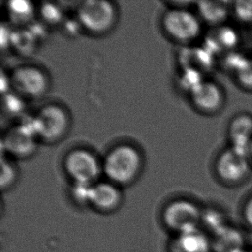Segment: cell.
Returning a JSON list of instances; mask_svg holds the SVG:
<instances>
[{
    "mask_svg": "<svg viewBox=\"0 0 252 252\" xmlns=\"http://www.w3.org/2000/svg\"><path fill=\"white\" fill-rule=\"evenodd\" d=\"M140 167V153L129 145H120L106 155L102 170L114 184H127L137 177Z\"/></svg>",
    "mask_w": 252,
    "mask_h": 252,
    "instance_id": "6da1fadb",
    "label": "cell"
},
{
    "mask_svg": "<svg viewBox=\"0 0 252 252\" xmlns=\"http://www.w3.org/2000/svg\"><path fill=\"white\" fill-rule=\"evenodd\" d=\"M164 31L175 41L191 42L201 34V20L196 14L184 7H173L164 13L162 20Z\"/></svg>",
    "mask_w": 252,
    "mask_h": 252,
    "instance_id": "7a4b0ae2",
    "label": "cell"
},
{
    "mask_svg": "<svg viewBox=\"0 0 252 252\" xmlns=\"http://www.w3.org/2000/svg\"><path fill=\"white\" fill-rule=\"evenodd\" d=\"M78 17L85 30L93 34H102L115 24L116 11L112 3L102 0H87L78 8Z\"/></svg>",
    "mask_w": 252,
    "mask_h": 252,
    "instance_id": "3957f363",
    "label": "cell"
},
{
    "mask_svg": "<svg viewBox=\"0 0 252 252\" xmlns=\"http://www.w3.org/2000/svg\"><path fill=\"white\" fill-rule=\"evenodd\" d=\"M252 162L248 154L229 147L221 151L215 162V173L225 184L241 183L249 176Z\"/></svg>",
    "mask_w": 252,
    "mask_h": 252,
    "instance_id": "277c9868",
    "label": "cell"
},
{
    "mask_svg": "<svg viewBox=\"0 0 252 252\" xmlns=\"http://www.w3.org/2000/svg\"><path fill=\"white\" fill-rule=\"evenodd\" d=\"M31 124L36 136L46 141H55L68 128V116L62 107L49 104L40 109Z\"/></svg>",
    "mask_w": 252,
    "mask_h": 252,
    "instance_id": "5b68a950",
    "label": "cell"
},
{
    "mask_svg": "<svg viewBox=\"0 0 252 252\" xmlns=\"http://www.w3.org/2000/svg\"><path fill=\"white\" fill-rule=\"evenodd\" d=\"M66 173L76 184L93 185L101 174V166L94 154L85 149H74L64 159Z\"/></svg>",
    "mask_w": 252,
    "mask_h": 252,
    "instance_id": "8992f818",
    "label": "cell"
},
{
    "mask_svg": "<svg viewBox=\"0 0 252 252\" xmlns=\"http://www.w3.org/2000/svg\"><path fill=\"white\" fill-rule=\"evenodd\" d=\"M202 212L197 205L187 200H177L168 205L164 211V221L168 228L178 234L198 228Z\"/></svg>",
    "mask_w": 252,
    "mask_h": 252,
    "instance_id": "52a82bcc",
    "label": "cell"
},
{
    "mask_svg": "<svg viewBox=\"0 0 252 252\" xmlns=\"http://www.w3.org/2000/svg\"><path fill=\"white\" fill-rule=\"evenodd\" d=\"M189 94L194 108L204 114L212 115L219 112L225 104L224 90L221 85L213 80L205 79L196 85Z\"/></svg>",
    "mask_w": 252,
    "mask_h": 252,
    "instance_id": "ba28073f",
    "label": "cell"
},
{
    "mask_svg": "<svg viewBox=\"0 0 252 252\" xmlns=\"http://www.w3.org/2000/svg\"><path fill=\"white\" fill-rule=\"evenodd\" d=\"M14 88L23 95L36 97L42 95L48 87L44 72L34 66H21L11 75Z\"/></svg>",
    "mask_w": 252,
    "mask_h": 252,
    "instance_id": "9c48e42d",
    "label": "cell"
},
{
    "mask_svg": "<svg viewBox=\"0 0 252 252\" xmlns=\"http://www.w3.org/2000/svg\"><path fill=\"white\" fill-rule=\"evenodd\" d=\"M35 136L31 124L15 126L8 130L3 137V147L8 153L16 157H27L35 149Z\"/></svg>",
    "mask_w": 252,
    "mask_h": 252,
    "instance_id": "30bf717a",
    "label": "cell"
},
{
    "mask_svg": "<svg viewBox=\"0 0 252 252\" xmlns=\"http://www.w3.org/2000/svg\"><path fill=\"white\" fill-rule=\"evenodd\" d=\"M230 147L248 154L252 144V116L248 113H239L233 116L227 127Z\"/></svg>",
    "mask_w": 252,
    "mask_h": 252,
    "instance_id": "8fae6325",
    "label": "cell"
},
{
    "mask_svg": "<svg viewBox=\"0 0 252 252\" xmlns=\"http://www.w3.org/2000/svg\"><path fill=\"white\" fill-rule=\"evenodd\" d=\"M121 201L122 194L114 184L97 183L92 185L90 203L100 211H113L119 207Z\"/></svg>",
    "mask_w": 252,
    "mask_h": 252,
    "instance_id": "7c38bea8",
    "label": "cell"
},
{
    "mask_svg": "<svg viewBox=\"0 0 252 252\" xmlns=\"http://www.w3.org/2000/svg\"><path fill=\"white\" fill-rule=\"evenodd\" d=\"M231 2H198V16L201 21L214 26L220 27L224 25L232 11Z\"/></svg>",
    "mask_w": 252,
    "mask_h": 252,
    "instance_id": "4fadbf2b",
    "label": "cell"
},
{
    "mask_svg": "<svg viewBox=\"0 0 252 252\" xmlns=\"http://www.w3.org/2000/svg\"><path fill=\"white\" fill-rule=\"evenodd\" d=\"M175 248L178 252H209L212 245L204 232L194 228L178 234Z\"/></svg>",
    "mask_w": 252,
    "mask_h": 252,
    "instance_id": "5bb4252c",
    "label": "cell"
},
{
    "mask_svg": "<svg viewBox=\"0 0 252 252\" xmlns=\"http://www.w3.org/2000/svg\"><path fill=\"white\" fill-rule=\"evenodd\" d=\"M244 237L239 230L226 226L214 235L211 245L215 252H238L244 249Z\"/></svg>",
    "mask_w": 252,
    "mask_h": 252,
    "instance_id": "9a60e30c",
    "label": "cell"
},
{
    "mask_svg": "<svg viewBox=\"0 0 252 252\" xmlns=\"http://www.w3.org/2000/svg\"><path fill=\"white\" fill-rule=\"evenodd\" d=\"M215 29L214 36L211 39L215 55L220 50H232L239 43V35L234 29L226 27L225 24Z\"/></svg>",
    "mask_w": 252,
    "mask_h": 252,
    "instance_id": "2e32d148",
    "label": "cell"
},
{
    "mask_svg": "<svg viewBox=\"0 0 252 252\" xmlns=\"http://www.w3.org/2000/svg\"><path fill=\"white\" fill-rule=\"evenodd\" d=\"M201 223L214 235L228 226L224 215L221 212L215 208H209L208 210L202 212Z\"/></svg>",
    "mask_w": 252,
    "mask_h": 252,
    "instance_id": "e0dca14e",
    "label": "cell"
},
{
    "mask_svg": "<svg viewBox=\"0 0 252 252\" xmlns=\"http://www.w3.org/2000/svg\"><path fill=\"white\" fill-rule=\"evenodd\" d=\"M232 11L240 23L252 25V1H238L232 3Z\"/></svg>",
    "mask_w": 252,
    "mask_h": 252,
    "instance_id": "ac0fdd59",
    "label": "cell"
},
{
    "mask_svg": "<svg viewBox=\"0 0 252 252\" xmlns=\"http://www.w3.org/2000/svg\"><path fill=\"white\" fill-rule=\"evenodd\" d=\"M9 10L14 19H27L32 13V6L27 1H12L9 3Z\"/></svg>",
    "mask_w": 252,
    "mask_h": 252,
    "instance_id": "d6986e66",
    "label": "cell"
},
{
    "mask_svg": "<svg viewBox=\"0 0 252 252\" xmlns=\"http://www.w3.org/2000/svg\"><path fill=\"white\" fill-rule=\"evenodd\" d=\"M17 177V172L13 165L10 162L4 160L2 158L1 160V177H0V185L2 189H5L10 188Z\"/></svg>",
    "mask_w": 252,
    "mask_h": 252,
    "instance_id": "ffe728a7",
    "label": "cell"
},
{
    "mask_svg": "<svg viewBox=\"0 0 252 252\" xmlns=\"http://www.w3.org/2000/svg\"><path fill=\"white\" fill-rule=\"evenodd\" d=\"M239 84L248 90H252V59H248L241 68L236 72Z\"/></svg>",
    "mask_w": 252,
    "mask_h": 252,
    "instance_id": "44dd1931",
    "label": "cell"
},
{
    "mask_svg": "<svg viewBox=\"0 0 252 252\" xmlns=\"http://www.w3.org/2000/svg\"><path fill=\"white\" fill-rule=\"evenodd\" d=\"M91 187L92 185L76 184V187L73 189V197L76 201L82 204L90 203Z\"/></svg>",
    "mask_w": 252,
    "mask_h": 252,
    "instance_id": "7402d4cb",
    "label": "cell"
},
{
    "mask_svg": "<svg viewBox=\"0 0 252 252\" xmlns=\"http://www.w3.org/2000/svg\"><path fill=\"white\" fill-rule=\"evenodd\" d=\"M244 215L247 224L252 227V196L246 202L244 208Z\"/></svg>",
    "mask_w": 252,
    "mask_h": 252,
    "instance_id": "603a6c76",
    "label": "cell"
},
{
    "mask_svg": "<svg viewBox=\"0 0 252 252\" xmlns=\"http://www.w3.org/2000/svg\"><path fill=\"white\" fill-rule=\"evenodd\" d=\"M250 158H251V160L252 162V146H251V148H250Z\"/></svg>",
    "mask_w": 252,
    "mask_h": 252,
    "instance_id": "cb8c5ba5",
    "label": "cell"
},
{
    "mask_svg": "<svg viewBox=\"0 0 252 252\" xmlns=\"http://www.w3.org/2000/svg\"><path fill=\"white\" fill-rule=\"evenodd\" d=\"M238 252H252V251H246V250L242 249L239 251Z\"/></svg>",
    "mask_w": 252,
    "mask_h": 252,
    "instance_id": "d4e9b609",
    "label": "cell"
}]
</instances>
